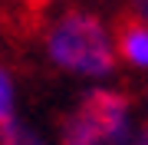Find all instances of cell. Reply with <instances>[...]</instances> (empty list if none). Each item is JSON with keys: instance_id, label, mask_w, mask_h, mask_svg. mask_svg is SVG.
<instances>
[{"instance_id": "6da1fadb", "label": "cell", "mask_w": 148, "mask_h": 145, "mask_svg": "<svg viewBox=\"0 0 148 145\" xmlns=\"http://www.w3.org/2000/svg\"><path fill=\"white\" fill-rule=\"evenodd\" d=\"M43 59L69 79L102 86L119 73L115 27L92 7H63L43 23Z\"/></svg>"}, {"instance_id": "7a4b0ae2", "label": "cell", "mask_w": 148, "mask_h": 145, "mask_svg": "<svg viewBox=\"0 0 148 145\" xmlns=\"http://www.w3.org/2000/svg\"><path fill=\"white\" fill-rule=\"evenodd\" d=\"M142 135V112L125 89L86 86L73 109L59 119L56 145H135Z\"/></svg>"}, {"instance_id": "3957f363", "label": "cell", "mask_w": 148, "mask_h": 145, "mask_svg": "<svg viewBox=\"0 0 148 145\" xmlns=\"http://www.w3.org/2000/svg\"><path fill=\"white\" fill-rule=\"evenodd\" d=\"M115 49H119V66H125L138 76H148V23L145 20L128 16L125 23H119Z\"/></svg>"}, {"instance_id": "277c9868", "label": "cell", "mask_w": 148, "mask_h": 145, "mask_svg": "<svg viewBox=\"0 0 148 145\" xmlns=\"http://www.w3.org/2000/svg\"><path fill=\"white\" fill-rule=\"evenodd\" d=\"M20 119V82L7 63H0V125Z\"/></svg>"}, {"instance_id": "5b68a950", "label": "cell", "mask_w": 148, "mask_h": 145, "mask_svg": "<svg viewBox=\"0 0 148 145\" xmlns=\"http://www.w3.org/2000/svg\"><path fill=\"white\" fill-rule=\"evenodd\" d=\"M0 145H53L40 129H33L23 119H13V122L0 125Z\"/></svg>"}, {"instance_id": "8992f818", "label": "cell", "mask_w": 148, "mask_h": 145, "mask_svg": "<svg viewBox=\"0 0 148 145\" xmlns=\"http://www.w3.org/2000/svg\"><path fill=\"white\" fill-rule=\"evenodd\" d=\"M128 3V10H132L135 20H145L148 23V0H125Z\"/></svg>"}, {"instance_id": "52a82bcc", "label": "cell", "mask_w": 148, "mask_h": 145, "mask_svg": "<svg viewBox=\"0 0 148 145\" xmlns=\"http://www.w3.org/2000/svg\"><path fill=\"white\" fill-rule=\"evenodd\" d=\"M142 132L148 135V89H145V106H142Z\"/></svg>"}]
</instances>
